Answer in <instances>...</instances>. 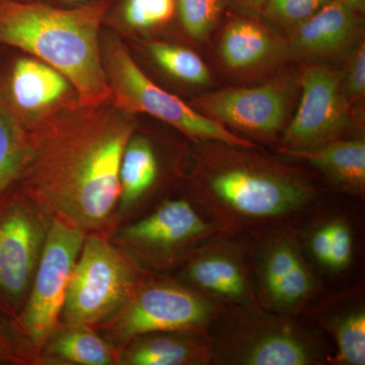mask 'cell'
<instances>
[{"instance_id": "cell-36", "label": "cell", "mask_w": 365, "mask_h": 365, "mask_svg": "<svg viewBox=\"0 0 365 365\" xmlns=\"http://www.w3.org/2000/svg\"><path fill=\"white\" fill-rule=\"evenodd\" d=\"M0 49H1V45H0Z\"/></svg>"}, {"instance_id": "cell-7", "label": "cell", "mask_w": 365, "mask_h": 365, "mask_svg": "<svg viewBox=\"0 0 365 365\" xmlns=\"http://www.w3.org/2000/svg\"><path fill=\"white\" fill-rule=\"evenodd\" d=\"M47 230L26 199L0 195V304L14 309L32 282Z\"/></svg>"}, {"instance_id": "cell-5", "label": "cell", "mask_w": 365, "mask_h": 365, "mask_svg": "<svg viewBox=\"0 0 365 365\" xmlns=\"http://www.w3.org/2000/svg\"><path fill=\"white\" fill-rule=\"evenodd\" d=\"M135 285L131 262L102 237L90 235L67 287L64 323L88 326L110 318L128 304Z\"/></svg>"}, {"instance_id": "cell-17", "label": "cell", "mask_w": 365, "mask_h": 365, "mask_svg": "<svg viewBox=\"0 0 365 365\" xmlns=\"http://www.w3.org/2000/svg\"><path fill=\"white\" fill-rule=\"evenodd\" d=\"M210 354L206 338L173 331L138 336L122 361L130 365L198 364L207 361Z\"/></svg>"}, {"instance_id": "cell-20", "label": "cell", "mask_w": 365, "mask_h": 365, "mask_svg": "<svg viewBox=\"0 0 365 365\" xmlns=\"http://www.w3.org/2000/svg\"><path fill=\"white\" fill-rule=\"evenodd\" d=\"M158 175L155 150L145 138L132 136L120 163V198L122 209L132 207L153 186Z\"/></svg>"}, {"instance_id": "cell-13", "label": "cell", "mask_w": 365, "mask_h": 365, "mask_svg": "<svg viewBox=\"0 0 365 365\" xmlns=\"http://www.w3.org/2000/svg\"><path fill=\"white\" fill-rule=\"evenodd\" d=\"M359 14L342 0H331L292 28L288 54L304 60L331 59L345 54L361 30Z\"/></svg>"}, {"instance_id": "cell-31", "label": "cell", "mask_w": 365, "mask_h": 365, "mask_svg": "<svg viewBox=\"0 0 365 365\" xmlns=\"http://www.w3.org/2000/svg\"><path fill=\"white\" fill-rule=\"evenodd\" d=\"M227 7L240 14L249 18L259 19L263 14L264 6L267 0H225Z\"/></svg>"}, {"instance_id": "cell-24", "label": "cell", "mask_w": 365, "mask_h": 365, "mask_svg": "<svg viewBox=\"0 0 365 365\" xmlns=\"http://www.w3.org/2000/svg\"><path fill=\"white\" fill-rule=\"evenodd\" d=\"M177 14L190 37L202 41L215 30L227 7L225 0H176Z\"/></svg>"}, {"instance_id": "cell-18", "label": "cell", "mask_w": 365, "mask_h": 365, "mask_svg": "<svg viewBox=\"0 0 365 365\" xmlns=\"http://www.w3.org/2000/svg\"><path fill=\"white\" fill-rule=\"evenodd\" d=\"M187 274L196 287L213 297L239 302L249 295L241 260L230 248L212 247L205 250L194 259Z\"/></svg>"}, {"instance_id": "cell-26", "label": "cell", "mask_w": 365, "mask_h": 365, "mask_svg": "<svg viewBox=\"0 0 365 365\" xmlns=\"http://www.w3.org/2000/svg\"><path fill=\"white\" fill-rule=\"evenodd\" d=\"M339 355L343 364H365V314L362 311L351 312L338 319L335 325Z\"/></svg>"}, {"instance_id": "cell-33", "label": "cell", "mask_w": 365, "mask_h": 365, "mask_svg": "<svg viewBox=\"0 0 365 365\" xmlns=\"http://www.w3.org/2000/svg\"><path fill=\"white\" fill-rule=\"evenodd\" d=\"M342 1H344L348 6L353 7V9H356V11H360V13L364 9L365 0H342Z\"/></svg>"}, {"instance_id": "cell-3", "label": "cell", "mask_w": 365, "mask_h": 365, "mask_svg": "<svg viewBox=\"0 0 365 365\" xmlns=\"http://www.w3.org/2000/svg\"><path fill=\"white\" fill-rule=\"evenodd\" d=\"M210 207L228 220L257 222L288 215L313 198V187L299 175L254 160H227L202 176Z\"/></svg>"}, {"instance_id": "cell-19", "label": "cell", "mask_w": 365, "mask_h": 365, "mask_svg": "<svg viewBox=\"0 0 365 365\" xmlns=\"http://www.w3.org/2000/svg\"><path fill=\"white\" fill-rule=\"evenodd\" d=\"M289 153L307 160L346 189L364 191L365 143L361 139L333 140L307 150H289Z\"/></svg>"}, {"instance_id": "cell-10", "label": "cell", "mask_w": 365, "mask_h": 365, "mask_svg": "<svg viewBox=\"0 0 365 365\" xmlns=\"http://www.w3.org/2000/svg\"><path fill=\"white\" fill-rule=\"evenodd\" d=\"M290 91L279 81L254 88H228L198 98L201 113L222 125L272 135L287 122Z\"/></svg>"}, {"instance_id": "cell-28", "label": "cell", "mask_w": 365, "mask_h": 365, "mask_svg": "<svg viewBox=\"0 0 365 365\" xmlns=\"http://www.w3.org/2000/svg\"><path fill=\"white\" fill-rule=\"evenodd\" d=\"M332 227V248L328 267L342 270L347 267L352 257L353 239L351 232L345 222H331Z\"/></svg>"}, {"instance_id": "cell-23", "label": "cell", "mask_w": 365, "mask_h": 365, "mask_svg": "<svg viewBox=\"0 0 365 365\" xmlns=\"http://www.w3.org/2000/svg\"><path fill=\"white\" fill-rule=\"evenodd\" d=\"M148 50L153 60L173 78L190 85L207 86L211 74L205 62L192 50L163 42H153Z\"/></svg>"}, {"instance_id": "cell-1", "label": "cell", "mask_w": 365, "mask_h": 365, "mask_svg": "<svg viewBox=\"0 0 365 365\" xmlns=\"http://www.w3.org/2000/svg\"><path fill=\"white\" fill-rule=\"evenodd\" d=\"M134 128L132 115L111 103L60 108L26 128L30 150L18 182L60 220L105 227L119 201L120 163Z\"/></svg>"}, {"instance_id": "cell-6", "label": "cell", "mask_w": 365, "mask_h": 365, "mask_svg": "<svg viewBox=\"0 0 365 365\" xmlns=\"http://www.w3.org/2000/svg\"><path fill=\"white\" fill-rule=\"evenodd\" d=\"M85 240L83 228L60 218L53 220L48 228L21 319L26 334L35 344L45 343L54 330Z\"/></svg>"}, {"instance_id": "cell-29", "label": "cell", "mask_w": 365, "mask_h": 365, "mask_svg": "<svg viewBox=\"0 0 365 365\" xmlns=\"http://www.w3.org/2000/svg\"><path fill=\"white\" fill-rule=\"evenodd\" d=\"M344 91L350 104L360 100L365 93V47L359 46L355 50L349 68L344 76Z\"/></svg>"}, {"instance_id": "cell-27", "label": "cell", "mask_w": 365, "mask_h": 365, "mask_svg": "<svg viewBox=\"0 0 365 365\" xmlns=\"http://www.w3.org/2000/svg\"><path fill=\"white\" fill-rule=\"evenodd\" d=\"M331 0H267L262 16L279 25L294 26L311 18Z\"/></svg>"}, {"instance_id": "cell-15", "label": "cell", "mask_w": 365, "mask_h": 365, "mask_svg": "<svg viewBox=\"0 0 365 365\" xmlns=\"http://www.w3.org/2000/svg\"><path fill=\"white\" fill-rule=\"evenodd\" d=\"M288 53L287 44L258 19L240 16L228 21L220 42L223 63L235 71H251Z\"/></svg>"}, {"instance_id": "cell-11", "label": "cell", "mask_w": 365, "mask_h": 365, "mask_svg": "<svg viewBox=\"0 0 365 365\" xmlns=\"http://www.w3.org/2000/svg\"><path fill=\"white\" fill-rule=\"evenodd\" d=\"M0 88L26 128L78 102L73 86L58 71L35 57H16L0 69Z\"/></svg>"}, {"instance_id": "cell-9", "label": "cell", "mask_w": 365, "mask_h": 365, "mask_svg": "<svg viewBox=\"0 0 365 365\" xmlns=\"http://www.w3.org/2000/svg\"><path fill=\"white\" fill-rule=\"evenodd\" d=\"M117 324L121 339L145 334L201 328L215 317L216 307L205 297L170 283L150 285L132 297Z\"/></svg>"}, {"instance_id": "cell-2", "label": "cell", "mask_w": 365, "mask_h": 365, "mask_svg": "<svg viewBox=\"0 0 365 365\" xmlns=\"http://www.w3.org/2000/svg\"><path fill=\"white\" fill-rule=\"evenodd\" d=\"M108 11L106 0L73 9L0 0V45L20 49L54 67L71 81L79 104H108L112 91L100 44V29Z\"/></svg>"}, {"instance_id": "cell-30", "label": "cell", "mask_w": 365, "mask_h": 365, "mask_svg": "<svg viewBox=\"0 0 365 365\" xmlns=\"http://www.w3.org/2000/svg\"><path fill=\"white\" fill-rule=\"evenodd\" d=\"M312 250L319 263L329 266L332 248V227L331 223L323 225L314 232L311 241Z\"/></svg>"}, {"instance_id": "cell-25", "label": "cell", "mask_w": 365, "mask_h": 365, "mask_svg": "<svg viewBox=\"0 0 365 365\" xmlns=\"http://www.w3.org/2000/svg\"><path fill=\"white\" fill-rule=\"evenodd\" d=\"M120 16L127 26L137 31L167 25L177 14L176 0H122Z\"/></svg>"}, {"instance_id": "cell-22", "label": "cell", "mask_w": 365, "mask_h": 365, "mask_svg": "<svg viewBox=\"0 0 365 365\" xmlns=\"http://www.w3.org/2000/svg\"><path fill=\"white\" fill-rule=\"evenodd\" d=\"M50 346L57 359L83 365H109L114 361L111 347L86 326H68Z\"/></svg>"}, {"instance_id": "cell-32", "label": "cell", "mask_w": 365, "mask_h": 365, "mask_svg": "<svg viewBox=\"0 0 365 365\" xmlns=\"http://www.w3.org/2000/svg\"><path fill=\"white\" fill-rule=\"evenodd\" d=\"M14 357L13 346L6 335L0 331V361H6Z\"/></svg>"}, {"instance_id": "cell-34", "label": "cell", "mask_w": 365, "mask_h": 365, "mask_svg": "<svg viewBox=\"0 0 365 365\" xmlns=\"http://www.w3.org/2000/svg\"><path fill=\"white\" fill-rule=\"evenodd\" d=\"M62 1L71 2V4H86V1H88V0H62Z\"/></svg>"}, {"instance_id": "cell-21", "label": "cell", "mask_w": 365, "mask_h": 365, "mask_svg": "<svg viewBox=\"0 0 365 365\" xmlns=\"http://www.w3.org/2000/svg\"><path fill=\"white\" fill-rule=\"evenodd\" d=\"M29 150L28 130L0 88V195L20 179Z\"/></svg>"}, {"instance_id": "cell-8", "label": "cell", "mask_w": 365, "mask_h": 365, "mask_svg": "<svg viewBox=\"0 0 365 365\" xmlns=\"http://www.w3.org/2000/svg\"><path fill=\"white\" fill-rule=\"evenodd\" d=\"M302 98L297 114L284 131L292 150L317 148L335 140L349 127L350 104L342 72L314 64L302 72Z\"/></svg>"}, {"instance_id": "cell-35", "label": "cell", "mask_w": 365, "mask_h": 365, "mask_svg": "<svg viewBox=\"0 0 365 365\" xmlns=\"http://www.w3.org/2000/svg\"><path fill=\"white\" fill-rule=\"evenodd\" d=\"M21 1H31V0H21Z\"/></svg>"}, {"instance_id": "cell-12", "label": "cell", "mask_w": 365, "mask_h": 365, "mask_svg": "<svg viewBox=\"0 0 365 365\" xmlns=\"http://www.w3.org/2000/svg\"><path fill=\"white\" fill-rule=\"evenodd\" d=\"M237 334L225 353L227 359L246 365H306L318 357L316 348L304 334L283 322L260 319Z\"/></svg>"}, {"instance_id": "cell-16", "label": "cell", "mask_w": 365, "mask_h": 365, "mask_svg": "<svg viewBox=\"0 0 365 365\" xmlns=\"http://www.w3.org/2000/svg\"><path fill=\"white\" fill-rule=\"evenodd\" d=\"M261 272L266 295L280 309L302 304L313 292V276L294 242H274L264 256Z\"/></svg>"}, {"instance_id": "cell-4", "label": "cell", "mask_w": 365, "mask_h": 365, "mask_svg": "<svg viewBox=\"0 0 365 365\" xmlns=\"http://www.w3.org/2000/svg\"><path fill=\"white\" fill-rule=\"evenodd\" d=\"M101 52L112 91L111 104L122 111L131 115H150L198 140L217 141L245 150L255 148L254 143L235 135L225 125L196 111L181 98L153 83L137 66L116 35L105 36Z\"/></svg>"}, {"instance_id": "cell-14", "label": "cell", "mask_w": 365, "mask_h": 365, "mask_svg": "<svg viewBox=\"0 0 365 365\" xmlns=\"http://www.w3.org/2000/svg\"><path fill=\"white\" fill-rule=\"evenodd\" d=\"M211 227L185 200L163 204L140 222L125 227L123 241L143 248L168 251L205 237Z\"/></svg>"}]
</instances>
